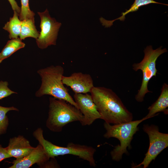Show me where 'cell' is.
<instances>
[{
    "label": "cell",
    "mask_w": 168,
    "mask_h": 168,
    "mask_svg": "<svg viewBox=\"0 0 168 168\" xmlns=\"http://www.w3.org/2000/svg\"><path fill=\"white\" fill-rule=\"evenodd\" d=\"M90 93L101 115V119L105 122L114 124L132 120V114L111 89L94 86Z\"/></svg>",
    "instance_id": "cell-1"
},
{
    "label": "cell",
    "mask_w": 168,
    "mask_h": 168,
    "mask_svg": "<svg viewBox=\"0 0 168 168\" xmlns=\"http://www.w3.org/2000/svg\"><path fill=\"white\" fill-rule=\"evenodd\" d=\"M64 72L63 68L59 65H52L38 70L37 73L41 78V84L35 93V96L50 95L55 98L65 100L78 109L62 82Z\"/></svg>",
    "instance_id": "cell-2"
},
{
    "label": "cell",
    "mask_w": 168,
    "mask_h": 168,
    "mask_svg": "<svg viewBox=\"0 0 168 168\" xmlns=\"http://www.w3.org/2000/svg\"><path fill=\"white\" fill-rule=\"evenodd\" d=\"M83 116L80 110L66 101L53 97L49 98L47 127L54 132H60L68 124L76 121L80 123Z\"/></svg>",
    "instance_id": "cell-3"
},
{
    "label": "cell",
    "mask_w": 168,
    "mask_h": 168,
    "mask_svg": "<svg viewBox=\"0 0 168 168\" xmlns=\"http://www.w3.org/2000/svg\"><path fill=\"white\" fill-rule=\"evenodd\" d=\"M43 130L41 128L36 129L33 133L34 137L45 149L50 158L58 156L72 155L87 161L93 167L96 166L94 155L96 151L93 147L70 142L66 147L59 146L45 139L43 135Z\"/></svg>",
    "instance_id": "cell-4"
},
{
    "label": "cell",
    "mask_w": 168,
    "mask_h": 168,
    "mask_svg": "<svg viewBox=\"0 0 168 168\" xmlns=\"http://www.w3.org/2000/svg\"><path fill=\"white\" fill-rule=\"evenodd\" d=\"M149 119L145 116L135 121L111 125L105 122L104 127L106 130L104 137L106 138H115L119 140L120 145L115 147L110 152L112 160L119 161L124 153L127 154V147H130V143L133 135L138 131V125L143 121Z\"/></svg>",
    "instance_id": "cell-5"
},
{
    "label": "cell",
    "mask_w": 168,
    "mask_h": 168,
    "mask_svg": "<svg viewBox=\"0 0 168 168\" xmlns=\"http://www.w3.org/2000/svg\"><path fill=\"white\" fill-rule=\"evenodd\" d=\"M167 52V49H162L161 46L154 49L152 46H147L144 50V56L142 61L139 63H135L133 65V69L134 70L137 71L140 70L142 73L141 85L135 97L138 102H142L146 94L152 92L148 89V84L153 77L156 76L157 72L156 68V61L160 55Z\"/></svg>",
    "instance_id": "cell-6"
},
{
    "label": "cell",
    "mask_w": 168,
    "mask_h": 168,
    "mask_svg": "<svg viewBox=\"0 0 168 168\" xmlns=\"http://www.w3.org/2000/svg\"><path fill=\"white\" fill-rule=\"evenodd\" d=\"M143 129L148 136L149 146L142 161L133 168L142 166L143 168L147 167L152 161L168 146V134L160 132L158 126L145 124Z\"/></svg>",
    "instance_id": "cell-7"
},
{
    "label": "cell",
    "mask_w": 168,
    "mask_h": 168,
    "mask_svg": "<svg viewBox=\"0 0 168 168\" xmlns=\"http://www.w3.org/2000/svg\"><path fill=\"white\" fill-rule=\"evenodd\" d=\"M37 13L40 19L41 29L39 36L36 39L38 47L44 49L51 45H55L62 24L50 16L47 9L43 12Z\"/></svg>",
    "instance_id": "cell-8"
},
{
    "label": "cell",
    "mask_w": 168,
    "mask_h": 168,
    "mask_svg": "<svg viewBox=\"0 0 168 168\" xmlns=\"http://www.w3.org/2000/svg\"><path fill=\"white\" fill-rule=\"evenodd\" d=\"M74 100L83 116L80 123L83 126L90 125L97 119H101L91 95L88 93H75Z\"/></svg>",
    "instance_id": "cell-9"
},
{
    "label": "cell",
    "mask_w": 168,
    "mask_h": 168,
    "mask_svg": "<svg viewBox=\"0 0 168 168\" xmlns=\"http://www.w3.org/2000/svg\"><path fill=\"white\" fill-rule=\"evenodd\" d=\"M62 81L63 84L70 87L75 93L90 92L94 86L91 76L81 72H74L69 76H63Z\"/></svg>",
    "instance_id": "cell-10"
},
{
    "label": "cell",
    "mask_w": 168,
    "mask_h": 168,
    "mask_svg": "<svg viewBox=\"0 0 168 168\" xmlns=\"http://www.w3.org/2000/svg\"><path fill=\"white\" fill-rule=\"evenodd\" d=\"M50 159L43 147L39 143L29 154L21 159L14 160L9 168H29L35 164L43 168Z\"/></svg>",
    "instance_id": "cell-11"
},
{
    "label": "cell",
    "mask_w": 168,
    "mask_h": 168,
    "mask_svg": "<svg viewBox=\"0 0 168 168\" xmlns=\"http://www.w3.org/2000/svg\"><path fill=\"white\" fill-rule=\"evenodd\" d=\"M11 157L21 159L29 154L34 149L30 142L23 136L19 135L10 139L6 147Z\"/></svg>",
    "instance_id": "cell-12"
},
{
    "label": "cell",
    "mask_w": 168,
    "mask_h": 168,
    "mask_svg": "<svg viewBox=\"0 0 168 168\" xmlns=\"http://www.w3.org/2000/svg\"><path fill=\"white\" fill-rule=\"evenodd\" d=\"M168 85L164 83L161 89V92L157 100L148 108L149 112L146 116L149 119L156 115L159 112L168 113Z\"/></svg>",
    "instance_id": "cell-13"
},
{
    "label": "cell",
    "mask_w": 168,
    "mask_h": 168,
    "mask_svg": "<svg viewBox=\"0 0 168 168\" xmlns=\"http://www.w3.org/2000/svg\"><path fill=\"white\" fill-rule=\"evenodd\" d=\"M151 3L160 4L163 5H167L166 4H163L156 2L153 0H135L133 4L125 12H123L122 16L119 17L112 21H107L102 17L100 20L102 25L105 27H108L111 26L113 25V23L116 20H119L121 21H124L125 18V16L129 13L133 12L138 11V9L141 6L147 5Z\"/></svg>",
    "instance_id": "cell-14"
},
{
    "label": "cell",
    "mask_w": 168,
    "mask_h": 168,
    "mask_svg": "<svg viewBox=\"0 0 168 168\" xmlns=\"http://www.w3.org/2000/svg\"><path fill=\"white\" fill-rule=\"evenodd\" d=\"M19 14L14 11L12 17L5 25L3 28L9 33L10 39L18 38L20 36L21 29V21L19 17Z\"/></svg>",
    "instance_id": "cell-15"
},
{
    "label": "cell",
    "mask_w": 168,
    "mask_h": 168,
    "mask_svg": "<svg viewBox=\"0 0 168 168\" xmlns=\"http://www.w3.org/2000/svg\"><path fill=\"white\" fill-rule=\"evenodd\" d=\"M25 46V44L19 38L8 40L0 53V63L18 50L24 48Z\"/></svg>",
    "instance_id": "cell-16"
},
{
    "label": "cell",
    "mask_w": 168,
    "mask_h": 168,
    "mask_svg": "<svg viewBox=\"0 0 168 168\" xmlns=\"http://www.w3.org/2000/svg\"><path fill=\"white\" fill-rule=\"evenodd\" d=\"M39 34L35 25L34 19H28L21 21V29L19 36L21 40H24L30 37L36 39Z\"/></svg>",
    "instance_id": "cell-17"
},
{
    "label": "cell",
    "mask_w": 168,
    "mask_h": 168,
    "mask_svg": "<svg viewBox=\"0 0 168 168\" xmlns=\"http://www.w3.org/2000/svg\"><path fill=\"white\" fill-rule=\"evenodd\" d=\"M12 110L18 111L19 110L14 106L4 107L0 105V135L6 132L9 125V119L7 114Z\"/></svg>",
    "instance_id": "cell-18"
},
{
    "label": "cell",
    "mask_w": 168,
    "mask_h": 168,
    "mask_svg": "<svg viewBox=\"0 0 168 168\" xmlns=\"http://www.w3.org/2000/svg\"><path fill=\"white\" fill-rule=\"evenodd\" d=\"M21 7L19 16L20 20L22 21L28 19H35V13L30 9L29 0H21Z\"/></svg>",
    "instance_id": "cell-19"
},
{
    "label": "cell",
    "mask_w": 168,
    "mask_h": 168,
    "mask_svg": "<svg viewBox=\"0 0 168 168\" xmlns=\"http://www.w3.org/2000/svg\"><path fill=\"white\" fill-rule=\"evenodd\" d=\"M8 82L7 81H0V100L7 97L13 94L17 93L10 89L8 87Z\"/></svg>",
    "instance_id": "cell-20"
},
{
    "label": "cell",
    "mask_w": 168,
    "mask_h": 168,
    "mask_svg": "<svg viewBox=\"0 0 168 168\" xmlns=\"http://www.w3.org/2000/svg\"><path fill=\"white\" fill-rule=\"evenodd\" d=\"M60 166L56 160L55 157L51 158L44 165L43 168H60Z\"/></svg>",
    "instance_id": "cell-21"
},
{
    "label": "cell",
    "mask_w": 168,
    "mask_h": 168,
    "mask_svg": "<svg viewBox=\"0 0 168 168\" xmlns=\"http://www.w3.org/2000/svg\"><path fill=\"white\" fill-rule=\"evenodd\" d=\"M10 157L6 147H3L2 145L0 144V162L5 159Z\"/></svg>",
    "instance_id": "cell-22"
},
{
    "label": "cell",
    "mask_w": 168,
    "mask_h": 168,
    "mask_svg": "<svg viewBox=\"0 0 168 168\" xmlns=\"http://www.w3.org/2000/svg\"><path fill=\"white\" fill-rule=\"evenodd\" d=\"M13 10L15 11L19 14L21 11V8L18 6L15 0H8Z\"/></svg>",
    "instance_id": "cell-23"
}]
</instances>
